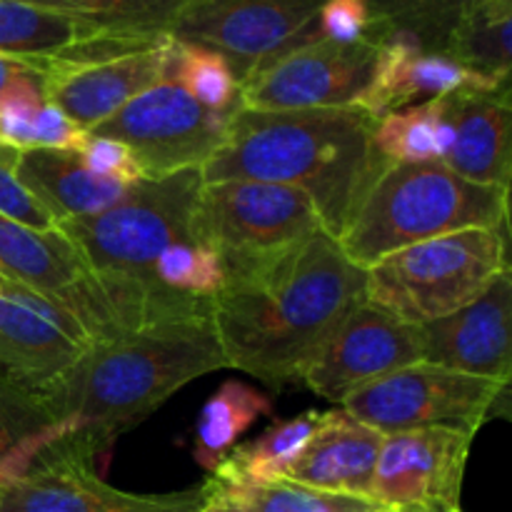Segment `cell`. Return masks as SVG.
<instances>
[{"instance_id": "cell-27", "label": "cell", "mask_w": 512, "mask_h": 512, "mask_svg": "<svg viewBox=\"0 0 512 512\" xmlns=\"http://www.w3.org/2000/svg\"><path fill=\"white\" fill-rule=\"evenodd\" d=\"M512 0H483L460 23L443 55L493 88L510 85Z\"/></svg>"}, {"instance_id": "cell-34", "label": "cell", "mask_w": 512, "mask_h": 512, "mask_svg": "<svg viewBox=\"0 0 512 512\" xmlns=\"http://www.w3.org/2000/svg\"><path fill=\"white\" fill-rule=\"evenodd\" d=\"M45 105L43 75L38 70L20 75L0 93V145L13 150H33L35 123Z\"/></svg>"}, {"instance_id": "cell-36", "label": "cell", "mask_w": 512, "mask_h": 512, "mask_svg": "<svg viewBox=\"0 0 512 512\" xmlns=\"http://www.w3.org/2000/svg\"><path fill=\"white\" fill-rule=\"evenodd\" d=\"M15 160L18 150L0 145V215L35 230L58 228L48 210L30 195V190L15 175Z\"/></svg>"}, {"instance_id": "cell-21", "label": "cell", "mask_w": 512, "mask_h": 512, "mask_svg": "<svg viewBox=\"0 0 512 512\" xmlns=\"http://www.w3.org/2000/svg\"><path fill=\"white\" fill-rule=\"evenodd\" d=\"M15 175L58 225L103 213L133 188L90 173L75 150H20Z\"/></svg>"}, {"instance_id": "cell-12", "label": "cell", "mask_w": 512, "mask_h": 512, "mask_svg": "<svg viewBox=\"0 0 512 512\" xmlns=\"http://www.w3.org/2000/svg\"><path fill=\"white\" fill-rule=\"evenodd\" d=\"M203 498V485L155 495L115 488L100 478L93 455L65 435L23 478L0 488V512H198Z\"/></svg>"}, {"instance_id": "cell-26", "label": "cell", "mask_w": 512, "mask_h": 512, "mask_svg": "<svg viewBox=\"0 0 512 512\" xmlns=\"http://www.w3.org/2000/svg\"><path fill=\"white\" fill-rule=\"evenodd\" d=\"M373 148L388 165L443 163L453 148L445 95L375 120Z\"/></svg>"}, {"instance_id": "cell-18", "label": "cell", "mask_w": 512, "mask_h": 512, "mask_svg": "<svg viewBox=\"0 0 512 512\" xmlns=\"http://www.w3.org/2000/svg\"><path fill=\"white\" fill-rule=\"evenodd\" d=\"M510 88V85H503ZM458 90H500L483 83L460 68L455 60L443 53H428L420 48L410 35L385 30L378 43L373 78L360 95L358 108L370 118L380 120L395 110L425 103V100L443 98Z\"/></svg>"}, {"instance_id": "cell-19", "label": "cell", "mask_w": 512, "mask_h": 512, "mask_svg": "<svg viewBox=\"0 0 512 512\" xmlns=\"http://www.w3.org/2000/svg\"><path fill=\"white\" fill-rule=\"evenodd\" d=\"M383 433L345 408L320 413L308 443L283 478L323 493L370 498Z\"/></svg>"}, {"instance_id": "cell-25", "label": "cell", "mask_w": 512, "mask_h": 512, "mask_svg": "<svg viewBox=\"0 0 512 512\" xmlns=\"http://www.w3.org/2000/svg\"><path fill=\"white\" fill-rule=\"evenodd\" d=\"M273 398L245 380H225L203 405L195 423V460L213 473L240 438L273 413Z\"/></svg>"}, {"instance_id": "cell-8", "label": "cell", "mask_w": 512, "mask_h": 512, "mask_svg": "<svg viewBox=\"0 0 512 512\" xmlns=\"http://www.w3.org/2000/svg\"><path fill=\"white\" fill-rule=\"evenodd\" d=\"M510 383L455 373L425 360L355 390L340 408L383 435L415 428L478 433L483 423L510 415Z\"/></svg>"}, {"instance_id": "cell-28", "label": "cell", "mask_w": 512, "mask_h": 512, "mask_svg": "<svg viewBox=\"0 0 512 512\" xmlns=\"http://www.w3.org/2000/svg\"><path fill=\"white\" fill-rule=\"evenodd\" d=\"M318 418V410H305L295 418L278 420L250 443L235 445L210 475L225 480L283 478L285 470L295 463L300 450L308 443Z\"/></svg>"}, {"instance_id": "cell-24", "label": "cell", "mask_w": 512, "mask_h": 512, "mask_svg": "<svg viewBox=\"0 0 512 512\" xmlns=\"http://www.w3.org/2000/svg\"><path fill=\"white\" fill-rule=\"evenodd\" d=\"M103 33L108 30L65 10L28 0H0V53L25 60L33 68L40 60L58 58Z\"/></svg>"}, {"instance_id": "cell-33", "label": "cell", "mask_w": 512, "mask_h": 512, "mask_svg": "<svg viewBox=\"0 0 512 512\" xmlns=\"http://www.w3.org/2000/svg\"><path fill=\"white\" fill-rule=\"evenodd\" d=\"M150 275L160 288L198 300H213L225 283L218 255L200 240H178L168 245L153 260Z\"/></svg>"}, {"instance_id": "cell-4", "label": "cell", "mask_w": 512, "mask_h": 512, "mask_svg": "<svg viewBox=\"0 0 512 512\" xmlns=\"http://www.w3.org/2000/svg\"><path fill=\"white\" fill-rule=\"evenodd\" d=\"M510 225V190L463 178L445 163H400L380 170L338 243L358 268L423 240Z\"/></svg>"}, {"instance_id": "cell-20", "label": "cell", "mask_w": 512, "mask_h": 512, "mask_svg": "<svg viewBox=\"0 0 512 512\" xmlns=\"http://www.w3.org/2000/svg\"><path fill=\"white\" fill-rule=\"evenodd\" d=\"M453 148L443 163L480 185L510 190V88L445 95Z\"/></svg>"}, {"instance_id": "cell-32", "label": "cell", "mask_w": 512, "mask_h": 512, "mask_svg": "<svg viewBox=\"0 0 512 512\" xmlns=\"http://www.w3.org/2000/svg\"><path fill=\"white\" fill-rule=\"evenodd\" d=\"M73 433V425L60 423L40 395L0 373V460L38 440H58Z\"/></svg>"}, {"instance_id": "cell-10", "label": "cell", "mask_w": 512, "mask_h": 512, "mask_svg": "<svg viewBox=\"0 0 512 512\" xmlns=\"http://www.w3.org/2000/svg\"><path fill=\"white\" fill-rule=\"evenodd\" d=\"M325 0H195L170 35L223 55L243 83L258 65L320 40Z\"/></svg>"}, {"instance_id": "cell-16", "label": "cell", "mask_w": 512, "mask_h": 512, "mask_svg": "<svg viewBox=\"0 0 512 512\" xmlns=\"http://www.w3.org/2000/svg\"><path fill=\"white\" fill-rule=\"evenodd\" d=\"M510 308L512 275L505 270L468 305L418 325L423 360L455 373L510 383Z\"/></svg>"}, {"instance_id": "cell-11", "label": "cell", "mask_w": 512, "mask_h": 512, "mask_svg": "<svg viewBox=\"0 0 512 512\" xmlns=\"http://www.w3.org/2000/svg\"><path fill=\"white\" fill-rule=\"evenodd\" d=\"M380 40H313L265 60L240 83L245 110H315L358 105L373 78Z\"/></svg>"}, {"instance_id": "cell-37", "label": "cell", "mask_w": 512, "mask_h": 512, "mask_svg": "<svg viewBox=\"0 0 512 512\" xmlns=\"http://www.w3.org/2000/svg\"><path fill=\"white\" fill-rule=\"evenodd\" d=\"M80 160L90 173L100 175V178L118 180V183L135 185L143 180L138 160L133 158L130 148L115 138H105V135H85L83 145L78 148Z\"/></svg>"}, {"instance_id": "cell-30", "label": "cell", "mask_w": 512, "mask_h": 512, "mask_svg": "<svg viewBox=\"0 0 512 512\" xmlns=\"http://www.w3.org/2000/svg\"><path fill=\"white\" fill-rule=\"evenodd\" d=\"M483 0H365L378 28L405 33L428 53H445L450 38Z\"/></svg>"}, {"instance_id": "cell-17", "label": "cell", "mask_w": 512, "mask_h": 512, "mask_svg": "<svg viewBox=\"0 0 512 512\" xmlns=\"http://www.w3.org/2000/svg\"><path fill=\"white\" fill-rule=\"evenodd\" d=\"M168 43L170 38L158 48L90 63L40 60L35 68L43 75L45 100L63 110L75 125L93 130L163 78Z\"/></svg>"}, {"instance_id": "cell-5", "label": "cell", "mask_w": 512, "mask_h": 512, "mask_svg": "<svg viewBox=\"0 0 512 512\" xmlns=\"http://www.w3.org/2000/svg\"><path fill=\"white\" fill-rule=\"evenodd\" d=\"M505 228H473L423 240L365 270V303L410 325L455 313L510 270Z\"/></svg>"}, {"instance_id": "cell-2", "label": "cell", "mask_w": 512, "mask_h": 512, "mask_svg": "<svg viewBox=\"0 0 512 512\" xmlns=\"http://www.w3.org/2000/svg\"><path fill=\"white\" fill-rule=\"evenodd\" d=\"M373 128L375 118L358 105L280 113L240 108L200 175L203 183L260 180L303 190L323 228L340 238L365 190L388 168L373 148Z\"/></svg>"}, {"instance_id": "cell-3", "label": "cell", "mask_w": 512, "mask_h": 512, "mask_svg": "<svg viewBox=\"0 0 512 512\" xmlns=\"http://www.w3.org/2000/svg\"><path fill=\"white\" fill-rule=\"evenodd\" d=\"M223 368L210 318L160 323L93 343L48 405L60 423L73 425L70 440L98 460L178 390Z\"/></svg>"}, {"instance_id": "cell-31", "label": "cell", "mask_w": 512, "mask_h": 512, "mask_svg": "<svg viewBox=\"0 0 512 512\" xmlns=\"http://www.w3.org/2000/svg\"><path fill=\"white\" fill-rule=\"evenodd\" d=\"M28 3L65 10L115 33L170 35L180 15L195 0H28Z\"/></svg>"}, {"instance_id": "cell-14", "label": "cell", "mask_w": 512, "mask_h": 512, "mask_svg": "<svg viewBox=\"0 0 512 512\" xmlns=\"http://www.w3.org/2000/svg\"><path fill=\"white\" fill-rule=\"evenodd\" d=\"M473 433L415 428L383 435L370 500L398 512H463L465 465Z\"/></svg>"}, {"instance_id": "cell-6", "label": "cell", "mask_w": 512, "mask_h": 512, "mask_svg": "<svg viewBox=\"0 0 512 512\" xmlns=\"http://www.w3.org/2000/svg\"><path fill=\"white\" fill-rule=\"evenodd\" d=\"M320 230L325 228L318 210L298 188L260 180L200 185L193 238L215 250L223 265V288L250 283Z\"/></svg>"}, {"instance_id": "cell-15", "label": "cell", "mask_w": 512, "mask_h": 512, "mask_svg": "<svg viewBox=\"0 0 512 512\" xmlns=\"http://www.w3.org/2000/svg\"><path fill=\"white\" fill-rule=\"evenodd\" d=\"M420 360L418 325L403 323L363 300L305 370L303 385L320 398L343 405L363 385Z\"/></svg>"}, {"instance_id": "cell-9", "label": "cell", "mask_w": 512, "mask_h": 512, "mask_svg": "<svg viewBox=\"0 0 512 512\" xmlns=\"http://www.w3.org/2000/svg\"><path fill=\"white\" fill-rule=\"evenodd\" d=\"M233 115L205 108L173 80L160 78L88 133L128 145L143 178L155 180L203 168L225 143Z\"/></svg>"}, {"instance_id": "cell-35", "label": "cell", "mask_w": 512, "mask_h": 512, "mask_svg": "<svg viewBox=\"0 0 512 512\" xmlns=\"http://www.w3.org/2000/svg\"><path fill=\"white\" fill-rule=\"evenodd\" d=\"M318 33L330 43H363L380 40L383 28L373 23L365 0H325L318 13Z\"/></svg>"}, {"instance_id": "cell-38", "label": "cell", "mask_w": 512, "mask_h": 512, "mask_svg": "<svg viewBox=\"0 0 512 512\" xmlns=\"http://www.w3.org/2000/svg\"><path fill=\"white\" fill-rule=\"evenodd\" d=\"M85 135H88V130L75 125L63 110L55 108L53 103L45 100V105L40 108L38 123H35L33 150L45 148V150H75V153H78Z\"/></svg>"}, {"instance_id": "cell-29", "label": "cell", "mask_w": 512, "mask_h": 512, "mask_svg": "<svg viewBox=\"0 0 512 512\" xmlns=\"http://www.w3.org/2000/svg\"><path fill=\"white\" fill-rule=\"evenodd\" d=\"M163 78L173 80L193 100L220 113H238L240 83L228 60L205 45L183 43L170 35Z\"/></svg>"}, {"instance_id": "cell-22", "label": "cell", "mask_w": 512, "mask_h": 512, "mask_svg": "<svg viewBox=\"0 0 512 512\" xmlns=\"http://www.w3.org/2000/svg\"><path fill=\"white\" fill-rule=\"evenodd\" d=\"M85 273L83 260L63 230H35L0 215V278L60 303Z\"/></svg>"}, {"instance_id": "cell-39", "label": "cell", "mask_w": 512, "mask_h": 512, "mask_svg": "<svg viewBox=\"0 0 512 512\" xmlns=\"http://www.w3.org/2000/svg\"><path fill=\"white\" fill-rule=\"evenodd\" d=\"M33 70H35L33 65L25 63V60L10 58V55L0 53V93H3V90L8 88L10 83H15V80H18L20 75L33 73Z\"/></svg>"}, {"instance_id": "cell-23", "label": "cell", "mask_w": 512, "mask_h": 512, "mask_svg": "<svg viewBox=\"0 0 512 512\" xmlns=\"http://www.w3.org/2000/svg\"><path fill=\"white\" fill-rule=\"evenodd\" d=\"M198 512H398L358 495L323 493L293 480H225L210 475Z\"/></svg>"}, {"instance_id": "cell-7", "label": "cell", "mask_w": 512, "mask_h": 512, "mask_svg": "<svg viewBox=\"0 0 512 512\" xmlns=\"http://www.w3.org/2000/svg\"><path fill=\"white\" fill-rule=\"evenodd\" d=\"M203 185L200 168L143 178L120 203L98 215L60 223L85 270L160 288L150 265L168 245L193 238V215Z\"/></svg>"}, {"instance_id": "cell-13", "label": "cell", "mask_w": 512, "mask_h": 512, "mask_svg": "<svg viewBox=\"0 0 512 512\" xmlns=\"http://www.w3.org/2000/svg\"><path fill=\"white\" fill-rule=\"evenodd\" d=\"M90 348L63 305L0 278V373L48 403Z\"/></svg>"}, {"instance_id": "cell-1", "label": "cell", "mask_w": 512, "mask_h": 512, "mask_svg": "<svg viewBox=\"0 0 512 512\" xmlns=\"http://www.w3.org/2000/svg\"><path fill=\"white\" fill-rule=\"evenodd\" d=\"M365 300V270L320 230L255 280L223 288L210 323L228 368L270 388L303 383L320 350Z\"/></svg>"}]
</instances>
